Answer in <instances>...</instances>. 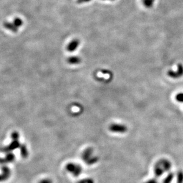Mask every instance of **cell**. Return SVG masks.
Returning a JSON list of instances; mask_svg holds the SVG:
<instances>
[{
	"label": "cell",
	"mask_w": 183,
	"mask_h": 183,
	"mask_svg": "<svg viewBox=\"0 0 183 183\" xmlns=\"http://www.w3.org/2000/svg\"><path fill=\"white\" fill-rule=\"evenodd\" d=\"M82 160L89 165H92L96 164L99 160L97 156L94 154L93 149L91 148L86 149L82 154Z\"/></svg>",
	"instance_id": "obj_1"
},
{
	"label": "cell",
	"mask_w": 183,
	"mask_h": 183,
	"mask_svg": "<svg viewBox=\"0 0 183 183\" xmlns=\"http://www.w3.org/2000/svg\"><path fill=\"white\" fill-rule=\"evenodd\" d=\"M65 169L74 177H79L83 171L82 167L79 164L72 162L68 163L66 165Z\"/></svg>",
	"instance_id": "obj_2"
},
{
	"label": "cell",
	"mask_w": 183,
	"mask_h": 183,
	"mask_svg": "<svg viewBox=\"0 0 183 183\" xmlns=\"http://www.w3.org/2000/svg\"><path fill=\"white\" fill-rule=\"evenodd\" d=\"M109 130L114 133L123 134L127 131V127L122 124L113 123L109 126Z\"/></svg>",
	"instance_id": "obj_3"
},
{
	"label": "cell",
	"mask_w": 183,
	"mask_h": 183,
	"mask_svg": "<svg viewBox=\"0 0 183 183\" xmlns=\"http://www.w3.org/2000/svg\"><path fill=\"white\" fill-rule=\"evenodd\" d=\"M167 75L172 79H177L183 76V65L182 64H178L177 65V69L176 71L169 70Z\"/></svg>",
	"instance_id": "obj_4"
},
{
	"label": "cell",
	"mask_w": 183,
	"mask_h": 183,
	"mask_svg": "<svg viewBox=\"0 0 183 183\" xmlns=\"http://www.w3.org/2000/svg\"><path fill=\"white\" fill-rule=\"evenodd\" d=\"M21 144L19 141V140H13V141L8 146L5 147L0 148V151L4 153H10L13 151L14 150L20 148Z\"/></svg>",
	"instance_id": "obj_5"
},
{
	"label": "cell",
	"mask_w": 183,
	"mask_h": 183,
	"mask_svg": "<svg viewBox=\"0 0 183 183\" xmlns=\"http://www.w3.org/2000/svg\"><path fill=\"white\" fill-rule=\"evenodd\" d=\"M80 44V42L79 39H73L68 44L67 47V50L70 52H74L79 47Z\"/></svg>",
	"instance_id": "obj_6"
},
{
	"label": "cell",
	"mask_w": 183,
	"mask_h": 183,
	"mask_svg": "<svg viewBox=\"0 0 183 183\" xmlns=\"http://www.w3.org/2000/svg\"><path fill=\"white\" fill-rule=\"evenodd\" d=\"M2 171L3 173L0 174V182L8 179L11 175V171L10 168L6 165H3L2 166Z\"/></svg>",
	"instance_id": "obj_7"
},
{
	"label": "cell",
	"mask_w": 183,
	"mask_h": 183,
	"mask_svg": "<svg viewBox=\"0 0 183 183\" xmlns=\"http://www.w3.org/2000/svg\"><path fill=\"white\" fill-rule=\"evenodd\" d=\"M15 158V155L13 153H7L4 158H0V164L5 165L6 164L13 162Z\"/></svg>",
	"instance_id": "obj_8"
},
{
	"label": "cell",
	"mask_w": 183,
	"mask_h": 183,
	"mask_svg": "<svg viewBox=\"0 0 183 183\" xmlns=\"http://www.w3.org/2000/svg\"><path fill=\"white\" fill-rule=\"evenodd\" d=\"M163 169L165 172L169 171L171 168V163L169 161L166 159H161L157 163Z\"/></svg>",
	"instance_id": "obj_9"
},
{
	"label": "cell",
	"mask_w": 183,
	"mask_h": 183,
	"mask_svg": "<svg viewBox=\"0 0 183 183\" xmlns=\"http://www.w3.org/2000/svg\"><path fill=\"white\" fill-rule=\"evenodd\" d=\"M67 61V62L68 64H71V65H78V64H79L81 62L82 60H81V58L79 57L72 56V57H70L68 58Z\"/></svg>",
	"instance_id": "obj_10"
},
{
	"label": "cell",
	"mask_w": 183,
	"mask_h": 183,
	"mask_svg": "<svg viewBox=\"0 0 183 183\" xmlns=\"http://www.w3.org/2000/svg\"><path fill=\"white\" fill-rule=\"evenodd\" d=\"M20 154L22 158H27L29 155V152H28V150H27L26 145L24 144H21L20 146Z\"/></svg>",
	"instance_id": "obj_11"
},
{
	"label": "cell",
	"mask_w": 183,
	"mask_h": 183,
	"mask_svg": "<svg viewBox=\"0 0 183 183\" xmlns=\"http://www.w3.org/2000/svg\"><path fill=\"white\" fill-rule=\"evenodd\" d=\"M4 26L5 28L10 30V31H11L13 32H17L18 30V27H16L14 24V23H11L10 22H6L4 23Z\"/></svg>",
	"instance_id": "obj_12"
},
{
	"label": "cell",
	"mask_w": 183,
	"mask_h": 183,
	"mask_svg": "<svg viewBox=\"0 0 183 183\" xmlns=\"http://www.w3.org/2000/svg\"><path fill=\"white\" fill-rule=\"evenodd\" d=\"M154 1L155 0H142V2L146 8H151L153 6Z\"/></svg>",
	"instance_id": "obj_13"
},
{
	"label": "cell",
	"mask_w": 183,
	"mask_h": 183,
	"mask_svg": "<svg viewBox=\"0 0 183 183\" xmlns=\"http://www.w3.org/2000/svg\"><path fill=\"white\" fill-rule=\"evenodd\" d=\"M174 175L173 173H169L164 180L163 183H171L172 179L174 178Z\"/></svg>",
	"instance_id": "obj_14"
},
{
	"label": "cell",
	"mask_w": 183,
	"mask_h": 183,
	"mask_svg": "<svg viewBox=\"0 0 183 183\" xmlns=\"http://www.w3.org/2000/svg\"><path fill=\"white\" fill-rule=\"evenodd\" d=\"M13 23H14V24L16 27H20V26H22L23 25V21H22V20L21 19H20L19 17H17V18H15L14 19Z\"/></svg>",
	"instance_id": "obj_15"
},
{
	"label": "cell",
	"mask_w": 183,
	"mask_h": 183,
	"mask_svg": "<svg viewBox=\"0 0 183 183\" xmlns=\"http://www.w3.org/2000/svg\"><path fill=\"white\" fill-rule=\"evenodd\" d=\"M177 183H183V172L181 171L177 173Z\"/></svg>",
	"instance_id": "obj_16"
},
{
	"label": "cell",
	"mask_w": 183,
	"mask_h": 183,
	"mask_svg": "<svg viewBox=\"0 0 183 183\" xmlns=\"http://www.w3.org/2000/svg\"><path fill=\"white\" fill-rule=\"evenodd\" d=\"M175 99L177 102L183 103V93H179L176 95Z\"/></svg>",
	"instance_id": "obj_17"
},
{
	"label": "cell",
	"mask_w": 183,
	"mask_h": 183,
	"mask_svg": "<svg viewBox=\"0 0 183 183\" xmlns=\"http://www.w3.org/2000/svg\"><path fill=\"white\" fill-rule=\"evenodd\" d=\"M78 183H94V181L90 178H88L80 180Z\"/></svg>",
	"instance_id": "obj_18"
},
{
	"label": "cell",
	"mask_w": 183,
	"mask_h": 183,
	"mask_svg": "<svg viewBox=\"0 0 183 183\" xmlns=\"http://www.w3.org/2000/svg\"><path fill=\"white\" fill-rule=\"evenodd\" d=\"M19 134L18 132L17 131H14L11 133V137L12 138V139L13 140H19Z\"/></svg>",
	"instance_id": "obj_19"
},
{
	"label": "cell",
	"mask_w": 183,
	"mask_h": 183,
	"mask_svg": "<svg viewBox=\"0 0 183 183\" xmlns=\"http://www.w3.org/2000/svg\"><path fill=\"white\" fill-rule=\"evenodd\" d=\"M39 183H52V181L50 178H45L40 181Z\"/></svg>",
	"instance_id": "obj_20"
},
{
	"label": "cell",
	"mask_w": 183,
	"mask_h": 183,
	"mask_svg": "<svg viewBox=\"0 0 183 183\" xmlns=\"http://www.w3.org/2000/svg\"><path fill=\"white\" fill-rule=\"evenodd\" d=\"M91 0H78L77 3L78 4H82V3H88Z\"/></svg>",
	"instance_id": "obj_21"
},
{
	"label": "cell",
	"mask_w": 183,
	"mask_h": 183,
	"mask_svg": "<svg viewBox=\"0 0 183 183\" xmlns=\"http://www.w3.org/2000/svg\"><path fill=\"white\" fill-rule=\"evenodd\" d=\"M146 183H158V182L155 179H154V180H150L148 182H146Z\"/></svg>",
	"instance_id": "obj_22"
},
{
	"label": "cell",
	"mask_w": 183,
	"mask_h": 183,
	"mask_svg": "<svg viewBox=\"0 0 183 183\" xmlns=\"http://www.w3.org/2000/svg\"><path fill=\"white\" fill-rule=\"evenodd\" d=\"M111 1H114V0H111Z\"/></svg>",
	"instance_id": "obj_23"
}]
</instances>
